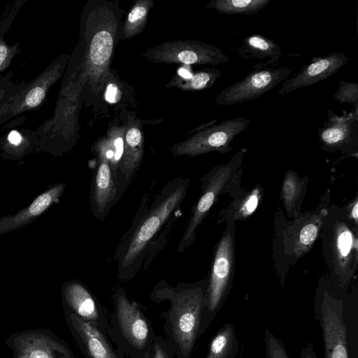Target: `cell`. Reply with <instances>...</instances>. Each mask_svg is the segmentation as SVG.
<instances>
[{"label":"cell","instance_id":"1","mask_svg":"<svg viewBox=\"0 0 358 358\" xmlns=\"http://www.w3.org/2000/svg\"><path fill=\"white\" fill-rule=\"evenodd\" d=\"M189 179L176 178L168 182L152 203L145 194L131 226L122 237L115 252L120 279L128 280L138 272L151 240L185 199Z\"/></svg>","mask_w":358,"mask_h":358},{"label":"cell","instance_id":"2","mask_svg":"<svg viewBox=\"0 0 358 358\" xmlns=\"http://www.w3.org/2000/svg\"><path fill=\"white\" fill-rule=\"evenodd\" d=\"M208 278L173 287L166 280L158 282L150 297L155 302L168 301L167 331L179 358H190L199 335L205 305Z\"/></svg>","mask_w":358,"mask_h":358},{"label":"cell","instance_id":"3","mask_svg":"<svg viewBox=\"0 0 358 358\" xmlns=\"http://www.w3.org/2000/svg\"><path fill=\"white\" fill-rule=\"evenodd\" d=\"M357 226L350 219L345 208L329 205L319 236L329 280L345 289L357 270Z\"/></svg>","mask_w":358,"mask_h":358},{"label":"cell","instance_id":"4","mask_svg":"<svg viewBox=\"0 0 358 358\" xmlns=\"http://www.w3.org/2000/svg\"><path fill=\"white\" fill-rule=\"evenodd\" d=\"M328 199L313 211L301 213L292 220L276 215L273 255L276 271L282 287L288 268L307 254L319 237L328 208Z\"/></svg>","mask_w":358,"mask_h":358},{"label":"cell","instance_id":"5","mask_svg":"<svg viewBox=\"0 0 358 358\" xmlns=\"http://www.w3.org/2000/svg\"><path fill=\"white\" fill-rule=\"evenodd\" d=\"M348 289L323 278L313 299V313L322 333L324 358H350L345 306Z\"/></svg>","mask_w":358,"mask_h":358},{"label":"cell","instance_id":"6","mask_svg":"<svg viewBox=\"0 0 358 358\" xmlns=\"http://www.w3.org/2000/svg\"><path fill=\"white\" fill-rule=\"evenodd\" d=\"M246 150L242 148L228 162L215 166L201 178V194L191 210L178 252H184L194 243L197 228L221 194L229 193L234 198L243 192L240 182L243 157Z\"/></svg>","mask_w":358,"mask_h":358},{"label":"cell","instance_id":"7","mask_svg":"<svg viewBox=\"0 0 358 358\" xmlns=\"http://www.w3.org/2000/svg\"><path fill=\"white\" fill-rule=\"evenodd\" d=\"M118 22L113 6L97 2L85 20V64L87 75L99 82L107 72L115 48Z\"/></svg>","mask_w":358,"mask_h":358},{"label":"cell","instance_id":"8","mask_svg":"<svg viewBox=\"0 0 358 358\" xmlns=\"http://www.w3.org/2000/svg\"><path fill=\"white\" fill-rule=\"evenodd\" d=\"M217 243L206 293L202 313L201 336L214 320L224 304L231 287L234 276L235 223H226Z\"/></svg>","mask_w":358,"mask_h":358},{"label":"cell","instance_id":"9","mask_svg":"<svg viewBox=\"0 0 358 358\" xmlns=\"http://www.w3.org/2000/svg\"><path fill=\"white\" fill-rule=\"evenodd\" d=\"M242 117L228 119L216 125L200 129L186 140L171 148L173 156L196 157L210 152L227 153L231 151L230 143L250 123Z\"/></svg>","mask_w":358,"mask_h":358},{"label":"cell","instance_id":"10","mask_svg":"<svg viewBox=\"0 0 358 358\" xmlns=\"http://www.w3.org/2000/svg\"><path fill=\"white\" fill-rule=\"evenodd\" d=\"M143 56L154 63L218 65L229 57L214 45L193 40L164 42L150 48Z\"/></svg>","mask_w":358,"mask_h":358},{"label":"cell","instance_id":"11","mask_svg":"<svg viewBox=\"0 0 358 358\" xmlns=\"http://www.w3.org/2000/svg\"><path fill=\"white\" fill-rule=\"evenodd\" d=\"M66 57L54 60L38 77L20 89L0 109V123L39 106L48 90L62 76Z\"/></svg>","mask_w":358,"mask_h":358},{"label":"cell","instance_id":"12","mask_svg":"<svg viewBox=\"0 0 358 358\" xmlns=\"http://www.w3.org/2000/svg\"><path fill=\"white\" fill-rule=\"evenodd\" d=\"M294 68L270 67L255 69L242 80L224 89L215 98L220 106H232L257 98L286 80Z\"/></svg>","mask_w":358,"mask_h":358},{"label":"cell","instance_id":"13","mask_svg":"<svg viewBox=\"0 0 358 358\" xmlns=\"http://www.w3.org/2000/svg\"><path fill=\"white\" fill-rule=\"evenodd\" d=\"M327 119L318 129L322 149L326 152L341 151L357 155L358 145V108L338 115L331 109L327 112Z\"/></svg>","mask_w":358,"mask_h":358},{"label":"cell","instance_id":"14","mask_svg":"<svg viewBox=\"0 0 358 358\" xmlns=\"http://www.w3.org/2000/svg\"><path fill=\"white\" fill-rule=\"evenodd\" d=\"M115 317L120 333L126 341L138 350L152 347L151 330L148 320L136 303L131 301L122 288L114 295Z\"/></svg>","mask_w":358,"mask_h":358},{"label":"cell","instance_id":"15","mask_svg":"<svg viewBox=\"0 0 358 358\" xmlns=\"http://www.w3.org/2000/svg\"><path fill=\"white\" fill-rule=\"evenodd\" d=\"M98 164L92 179L90 204L93 216L103 221L120 198L117 176L113 172L110 159L103 148H96Z\"/></svg>","mask_w":358,"mask_h":358},{"label":"cell","instance_id":"16","mask_svg":"<svg viewBox=\"0 0 358 358\" xmlns=\"http://www.w3.org/2000/svg\"><path fill=\"white\" fill-rule=\"evenodd\" d=\"M349 61L347 55L336 52L319 57L304 66L294 76L287 78L278 94H287L300 88L315 85L335 74Z\"/></svg>","mask_w":358,"mask_h":358},{"label":"cell","instance_id":"17","mask_svg":"<svg viewBox=\"0 0 358 358\" xmlns=\"http://www.w3.org/2000/svg\"><path fill=\"white\" fill-rule=\"evenodd\" d=\"M144 155L143 134L137 123H128L124 136L123 154L117 169L120 196L132 182Z\"/></svg>","mask_w":358,"mask_h":358},{"label":"cell","instance_id":"18","mask_svg":"<svg viewBox=\"0 0 358 358\" xmlns=\"http://www.w3.org/2000/svg\"><path fill=\"white\" fill-rule=\"evenodd\" d=\"M17 358H71L57 341L41 334H24L14 340Z\"/></svg>","mask_w":358,"mask_h":358},{"label":"cell","instance_id":"19","mask_svg":"<svg viewBox=\"0 0 358 358\" xmlns=\"http://www.w3.org/2000/svg\"><path fill=\"white\" fill-rule=\"evenodd\" d=\"M65 185L59 183L39 195L27 208L13 216H7L0 220V234L16 229L33 221L57 202L62 195Z\"/></svg>","mask_w":358,"mask_h":358},{"label":"cell","instance_id":"20","mask_svg":"<svg viewBox=\"0 0 358 358\" xmlns=\"http://www.w3.org/2000/svg\"><path fill=\"white\" fill-rule=\"evenodd\" d=\"M236 51L239 56L244 59L266 58V62L262 69L278 65L282 56L280 46L271 39L261 34H253L244 38L242 45L236 49Z\"/></svg>","mask_w":358,"mask_h":358},{"label":"cell","instance_id":"21","mask_svg":"<svg viewBox=\"0 0 358 358\" xmlns=\"http://www.w3.org/2000/svg\"><path fill=\"white\" fill-rule=\"evenodd\" d=\"M66 303L73 313L96 326L100 322L98 304L89 290L78 282H71L64 288Z\"/></svg>","mask_w":358,"mask_h":358},{"label":"cell","instance_id":"22","mask_svg":"<svg viewBox=\"0 0 358 358\" xmlns=\"http://www.w3.org/2000/svg\"><path fill=\"white\" fill-rule=\"evenodd\" d=\"M264 195L263 187L258 185L249 192L243 191L218 215L217 223H231L243 220L252 215Z\"/></svg>","mask_w":358,"mask_h":358},{"label":"cell","instance_id":"23","mask_svg":"<svg viewBox=\"0 0 358 358\" xmlns=\"http://www.w3.org/2000/svg\"><path fill=\"white\" fill-rule=\"evenodd\" d=\"M308 185V178H300L295 171L289 170L284 176L281 199L282 200L286 214L289 218L299 215L300 206L306 193Z\"/></svg>","mask_w":358,"mask_h":358},{"label":"cell","instance_id":"24","mask_svg":"<svg viewBox=\"0 0 358 358\" xmlns=\"http://www.w3.org/2000/svg\"><path fill=\"white\" fill-rule=\"evenodd\" d=\"M239 343L232 323L223 324L212 338L206 358H236Z\"/></svg>","mask_w":358,"mask_h":358},{"label":"cell","instance_id":"25","mask_svg":"<svg viewBox=\"0 0 358 358\" xmlns=\"http://www.w3.org/2000/svg\"><path fill=\"white\" fill-rule=\"evenodd\" d=\"M221 76V72L215 68L203 69L189 78L178 76L173 77L166 87H174L182 90L198 91L212 87Z\"/></svg>","mask_w":358,"mask_h":358},{"label":"cell","instance_id":"26","mask_svg":"<svg viewBox=\"0 0 358 358\" xmlns=\"http://www.w3.org/2000/svg\"><path fill=\"white\" fill-rule=\"evenodd\" d=\"M271 0H211L206 8H213L220 14L253 15L259 12Z\"/></svg>","mask_w":358,"mask_h":358},{"label":"cell","instance_id":"27","mask_svg":"<svg viewBox=\"0 0 358 358\" xmlns=\"http://www.w3.org/2000/svg\"><path fill=\"white\" fill-rule=\"evenodd\" d=\"M152 0H139L127 14L122 25L120 39H128L141 33L146 24L149 10L153 6Z\"/></svg>","mask_w":358,"mask_h":358},{"label":"cell","instance_id":"28","mask_svg":"<svg viewBox=\"0 0 358 358\" xmlns=\"http://www.w3.org/2000/svg\"><path fill=\"white\" fill-rule=\"evenodd\" d=\"M78 335L89 358H118L98 328L90 335Z\"/></svg>","mask_w":358,"mask_h":358},{"label":"cell","instance_id":"29","mask_svg":"<svg viewBox=\"0 0 358 358\" xmlns=\"http://www.w3.org/2000/svg\"><path fill=\"white\" fill-rule=\"evenodd\" d=\"M264 343L266 358H290L282 341L268 329L264 331Z\"/></svg>","mask_w":358,"mask_h":358},{"label":"cell","instance_id":"30","mask_svg":"<svg viewBox=\"0 0 358 358\" xmlns=\"http://www.w3.org/2000/svg\"><path fill=\"white\" fill-rule=\"evenodd\" d=\"M334 99L340 103H348L358 108V83L340 81Z\"/></svg>","mask_w":358,"mask_h":358},{"label":"cell","instance_id":"31","mask_svg":"<svg viewBox=\"0 0 358 358\" xmlns=\"http://www.w3.org/2000/svg\"><path fill=\"white\" fill-rule=\"evenodd\" d=\"M2 28L0 29V73L7 69L14 56L17 54L19 45H8L3 39Z\"/></svg>","mask_w":358,"mask_h":358},{"label":"cell","instance_id":"32","mask_svg":"<svg viewBox=\"0 0 358 358\" xmlns=\"http://www.w3.org/2000/svg\"><path fill=\"white\" fill-rule=\"evenodd\" d=\"M152 358H173L176 350L171 342L164 341L160 338L154 339L152 349Z\"/></svg>","mask_w":358,"mask_h":358},{"label":"cell","instance_id":"33","mask_svg":"<svg viewBox=\"0 0 358 358\" xmlns=\"http://www.w3.org/2000/svg\"><path fill=\"white\" fill-rule=\"evenodd\" d=\"M22 85L14 87L10 78L0 77V109L13 94L21 89Z\"/></svg>","mask_w":358,"mask_h":358},{"label":"cell","instance_id":"34","mask_svg":"<svg viewBox=\"0 0 358 358\" xmlns=\"http://www.w3.org/2000/svg\"><path fill=\"white\" fill-rule=\"evenodd\" d=\"M299 358H317L313 345L308 343L301 348L299 352Z\"/></svg>","mask_w":358,"mask_h":358},{"label":"cell","instance_id":"35","mask_svg":"<svg viewBox=\"0 0 358 358\" xmlns=\"http://www.w3.org/2000/svg\"><path fill=\"white\" fill-rule=\"evenodd\" d=\"M357 199H356L352 204L347 208L346 212L350 219L355 223V225L358 226V215H357Z\"/></svg>","mask_w":358,"mask_h":358},{"label":"cell","instance_id":"36","mask_svg":"<svg viewBox=\"0 0 358 358\" xmlns=\"http://www.w3.org/2000/svg\"><path fill=\"white\" fill-rule=\"evenodd\" d=\"M117 93V87L114 84H110L108 85L106 98L110 102L115 101V96Z\"/></svg>","mask_w":358,"mask_h":358}]
</instances>
